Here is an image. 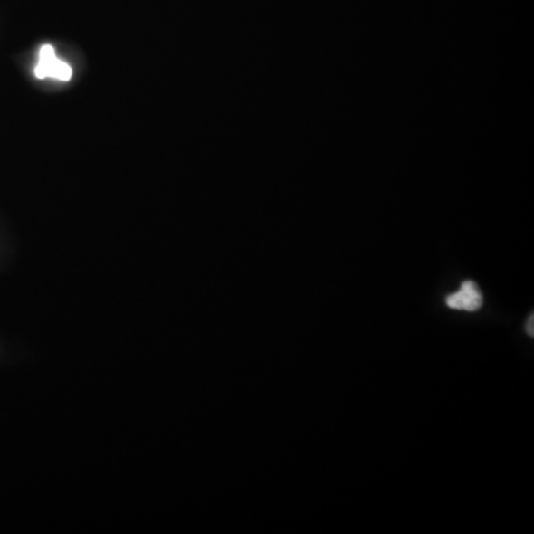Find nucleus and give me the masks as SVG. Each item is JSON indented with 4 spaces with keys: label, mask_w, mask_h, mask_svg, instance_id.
<instances>
[{
    "label": "nucleus",
    "mask_w": 534,
    "mask_h": 534,
    "mask_svg": "<svg viewBox=\"0 0 534 534\" xmlns=\"http://www.w3.org/2000/svg\"><path fill=\"white\" fill-rule=\"evenodd\" d=\"M448 308L466 312H477L482 306V294L473 281H464L456 292H453L445 299Z\"/></svg>",
    "instance_id": "2"
},
{
    "label": "nucleus",
    "mask_w": 534,
    "mask_h": 534,
    "mask_svg": "<svg viewBox=\"0 0 534 534\" xmlns=\"http://www.w3.org/2000/svg\"><path fill=\"white\" fill-rule=\"evenodd\" d=\"M533 315H530V319L527 322V333L530 334L531 338L534 336V329H533Z\"/></svg>",
    "instance_id": "3"
},
{
    "label": "nucleus",
    "mask_w": 534,
    "mask_h": 534,
    "mask_svg": "<svg viewBox=\"0 0 534 534\" xmlns=\"http://www.w3.org/2000/svg\"><path fill=\"white\" fill-rule=\"evenodd\" d=\"M34 74L37 79L53 78L58 81H71L72 67L67 62L58 60L55 50L51 45H43L39 51V62H37Z\"/></svg>",
    "instance_id": "1"
}]
</instances>
